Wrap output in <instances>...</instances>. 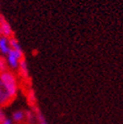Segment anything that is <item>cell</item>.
<instances>
[{"mask_svg": "<svg viewBox=\"0 0 123 124\" xmlns=\"http://www.w3.org/2000/svg\"><path fill=\"white\" fill-rule=\"evenodd\" d=\"M0 82L2 83V85L8 92V94L10 95V97L13 100H15L18 94L19 85H18L17 77L13 73V71L6 70L2 73H0Z\"/></svg>", "mask_w": 123, "mask_h": 124, "instance_id": "1", "label": "cell"}, {"mask_svg": "<svg viewBox=\"0 0 123 124\" xmlns=\"http://www.w3.org/2000/svg\"><path fill=\"white\" fill-rule=\"evenodd\" d=\"M7 68L12 70H17L20 64V61L24 59V51L22 50H14L11 49L8 54L4 57Z\"/></svg>", "mask_w": 123, "mask_h": 124, "instance_id": "2", "label": "cell"}, {"mask_svg": "<svg viewBox=\"0 0 123 124\" xmlns=\"http://www.w3.org/2000/svg\"><path fill=\"white\" fill-rule=\"evenodd\" d=\"M0 36L8 38V39L14 37L11 25L2 15H0Z\"/></svg>", "mask_w": 123, "mask_h": 124, "instance_id": "3", "label": "cell"}, {"mask_svg": "<svg viewBox=\"0 0 123 124\" xmlns=\"http://www.w3.org/2000/svg\"><path fill=\"white\" fill-rule=\"evenodd\" d=\"M14 100L10 97V95L8 94V92L6 91V89L4 88L2 83L0 82V106L5 107V106L9 105Z\"/></svg>", "mask_w": 123, "mask_h": 124, "instance_id": "4", "label": "cell"}, {"mask_svg": "<svg viewBox=\"0 0 123 124\" xmlns=\"http://www.w3.org/2000/svg\"><path fill=\"white\" fill-rule=\"evenodd\" d=\"M10 50L11 47L9 43V39L0 36V56L5 57Z\"/></svg>", "mask_w": 123, "mask_h": 124, "instance_id": "5", "label": "cell"}, {"mask_svg": "<svg viewBox=\"0 0 123 124\" xmlns=\"http://www.w3.org/2000/svg\"><path fill=\"white\" fill-rule=\"evenodd\" d=\"M18 70H19V75L22 77L24 80H29V78H30V75H29V67H28V63H27V61H26L25 58L20 61Z\"/></svg>", "mask_w": 123, "mask_h": 124, "instance_id": "6", "label": "cell"}, {"mask_svg": "<svg viewBox=\"0 0 123 124\" xmlns=\"http://www.w3.org/2000/svg\"><path fill=\"white\" fill-rule=\"evenodd\" d=\"M11 119L15 123L21 124L25 120V111H23V110H16V111H14L13 114H12V118Z\"/></svg>", "mask_w": 123, "mask_h": 124, "instance_id": "7", "label": "cell"}, {"mask_svg": "<svg viewBox=\"0 0 123 124\" xmlns=\"http://www.w3.org/2000/svg\"><path fill=\"white\" fill-rule=\"evenodd\" d=\"M33 108H34V110H35L34 113H35V115H36V121H37L38 124H48L47 121L45 120L44 115L41 113V111L38 109V108L37 106H34Z\"/></svg>", "mask_w": 123, "mask_h": 124, "instance_id": "8", "label": "cell"}, {"mask_svg": "<svg viewBox=\"0 0 123 124\" xmlns=\"http://www.w3.org/2000/svg\"><path fill=\"white\" fill-rule=\"evenodd\" d=\"M9 43H10V47L11 49H14V50H22V47H21V44L19 42V40L15 38V37H12L9 39Z\"/></svg>", "mask_w": 123, "mask_h": 124, "instance_id": "9", "label": "cell"}, {"mask_svg": "<svg viewBox=\"0 0 123 124\" xmlns=\"http://www.w3.org/2000/svg\"><path fill=\"white\" fill-rule=\"evenodd\" d=\"M25 119L27 120V122L29 124H33L36 121V115H35L34 111H32V110L25 111Z\"/></svg>", "mask_w": 123, "mask_h": 124, "instance_id": "10", "label": "cell"}, {"mask_svg": "<svg viewBox=\"0 0 123 124\" xmlns=\"http://www.w3.org/2000/svg\"><path fill=\"white\" fill-rule=\"evenodd\" d=\"M28 100H29V101L31 102V104L33 105V107L36 106L35 103H36V101H37V99H36V96H35V92H34L33 90H30L29 94H28Z\"/></svg>", "mask_w": 123, "mask_h": 124, "instance_id": "11", "label": "cell"}, {"mask_svg": "<svg viewBox=\"0 0 123 124\" xmlns=\"http://www.w3.org/2000/svg\"><path fill=\"white\" fill-rule=\"evenodd\" d=\"M6 70H8V68H7V65H6L5 59H4V57L0 56V73H2Z\"/></svg>", "mask_w": 123, "mask_h": 124, "instance_id": "12", "label": "cell"}, {"mask_svg": "<svg viewBox=\"0 0 123 124\" xmlns=\"http://www.w3.org/2000/svg\"><path fill=\"white\" fill-rule=\"evenodd\" d=\"M0 124H14V122L12 121V119H10V118H7L6 116L0 121Z\"/></svg>", "mask_w": 123, "mask_h": 124, "instance_id": "13", "label": "cell"}, {"mask_svg": "<svg viewBox=\"0 0 123 124\" xmlns=\"http://www.w3.org/2000/svg\"><path fill=\"white\" fill-rule=\"evenodd\" d=\"M5 117V115H4V113H3V110H2V107L0 106V121H1L3 118Z\"/></svg>", "mask_w": 123, "mask_h": 124, "instance_id": "14", "label": "cell"}]
</instances>
